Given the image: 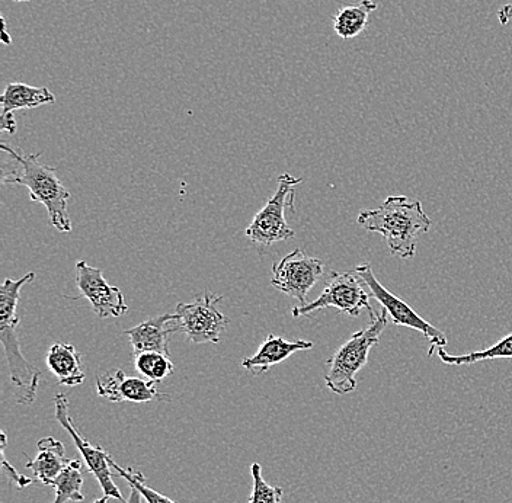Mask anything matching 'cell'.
I'll return each instance as SVG.
<instances>
[{
	"label": "cell",
	"instance_id": "obj_4",
	"mask_svg": "<svg viewBox=\"0 0 512 503\" xmlns=\"http://www.w3.org/2000/svg\"><path fill=\"white\" fill-rule=\"evenodd\" d=\"M387 325H389V315L383 309L379 315L371 317V322L366 328L355 332L326 361L325 383L331 392L341 394V396L355 392L357 374L366 367L371 348L374 345H379L380 336Z\"/></svg>",
	"mask_w": 512,
	"mask_h": 503
},
{
	"label": "cell",
	"instance_id": "obj_8",
	"mask_svg": "<svg viewBox=\"0 0 512 503\" xmlns=\"http://www.w3.org/2000/svg\"><path fill=\"white\" fill-rule=\"evenodd\" d=\"M354 272L357 274V277L363 281L368 290H370V296L376 299V301H379L380 306L386 310L387 315H389L390 320H392L395 325L414 329V331L422 333V335L428 339V342H430L428 355H430V357L432 352H434L435 346L444 348V346L447 345L446 333L435 328V326L431 325L427 320L422 319L405 301L399 299L395 294L390 293L386 287H383L380 281L377 280L376 275H374L373 268H371L370 264L358 265V267L354 269Z\"/></svg>",
	"mask_w": 512,
	"mask_h": 503
},
{
	"label": "cell",
	"instance_id": "obj_22",
	"mask_svg": "<svg viewBox=\"0 0 512 503\" xmlns=\"http://www.w3.org/2000/svg\"><path fill=\"white\" fill-rule=\"evenodd\" d=\"M110 466L118 476L127 480L128 485L134 486V488L139 490L147 503H176L175 501H172L171 498H168V496L159 493L158 490L147 486L146 477H144L142 473L133 472L131 469H123V467L118 466V464L115 463L114 458L112 457H110Z\"/></svg>",
	"mask_w": 512,
	"mask_h": 503
},
{
	"label": "cell",
	"instance_id": "obj_20",
	"mask_svg": "<svg viewBox=\"0 0 512 503\" xmlns=\"http://www.w3.org/2000/svg\"><path fill=\"white\" fill-rule=\"evenodd\" d=\"M82 486V466L78 460H72L63 473L54 480L53 488L56 495L51 503L83 502L85 496L82 493Z\"/></svg>",
	"mask_w": 512,
	"mask_h": 503
},
{
	"label": "cell",
	"instance_id": "obj_27",
	"mask_svg": "<svg viewBox=\"0 0 512 503\" xmlns=\"http://www.w3.org/2000/svg\"><path fill=\"white\" fill-rule=\"evenodd\" d=\"M142 493L139 492L134 486L130 485V496H128V499L124 503H142Z\"/></svg>",
	"mask_w": 512,
	"mask_h": 503
},
{
	"label": "cell",
	"instance_id": "obj_10",
	"mask_svg": "<svg viewBox=\"0 0 512 503\" xmlns=\"http://www.w3.org/2000/svg\"><path fill=\"white\" fill-rule=\"evenodd\" d=\"M54 406H56V419L60 425L66 429L67 434L73 438L76 448L85 461L86 469L91 474H94L95 479L98 480L102 492L105 496L118 499L120 502H126V499L121 495L120 489L115 485L112 480V469L110 466V454L102 450L101 447H94L85 437L79 434L75 424H73L72 416L69 413V400L64 394H56L54 397Z\"/></svg>",
	"mask_w": 512,
	"mask_h": 503
},
{
	"label": "cell",
	"instance_id": "obj_28",
	"mask_svg": "<svg viewBox=\"0 0 512 503\" xmlns=\"http://www.w3.org/2000/svg\"><path fill=\"white\" fill-rule=\"evenodd\" d=\"M110 496H102L101 499H98V501H95L94 503H108L110 501Z\"/></svg>",
	"mask_w": 512,
	"mask_h": 503
},
{
	"label": "cell",
	"instance_id": "obj_12",
	"mask_svg": "<svg viewBox=\"0 0 512 503\" xmlns=\"http://www.w3.org/2000/svg\"><path fill=\"white\" fill-rule=\"evenodd\" d=\"M155 381L140 377H128L124 371H105L96 378V393L114 403H149L152 400H169V396L159 392Z\"/></svg>",
	"mask_w": 512,
	"mask_h": 503
},
{
	"label": "cell",
	"instance_id": "obj_25",
	"mask_svg": "<svg viewBox=\"0 0 512 503\" xmlns=\"http://www.w3.org/2000/svg\"><path fill=\"white\" fill-rule=\"evenodd\" d=\"M499 24L507 25L512 21V2L502 6L498 11Z\"/></svg>",
	"mask_w": 512,
	"mask_h": 503
},
{
	"label": "cell",
	"instance_id": "obj_1",
	"mask_svg": "<svg viewBox=\"0 0 512 503\" xmlns=\"http://www.w3.org/2000/svg\"><path fill=\"white\" fill-rule=\"evenodd\" d=\"M358 224L368 232L380 233L393 256L414 258L419 237L428 233L432 221L419 201L392 195L379 208L358 214Z\"/></svg>",
	"mask_w": 512,
	"mask_h": 503
},
{
	"label": "cell",
	"instance_id": "obj_26",
	"mask_svg": "<svg viewBox=\"0 0 512 503\" xmlns=\"http://www.w3.org/2000/svg\"><path fill=\"white\" fill-rule=\"evenodd\" d=\"M2 43L5 44V46H11L12 44V37L9 35L8 32V22H6V19L2 16Z\"/></svg>",
	"mask_w": 512,
	"mask_h": 503
},
{
	"label": "cell",
	"instance_id": "obj_3",
	"mask_svg": "<svg viewBox=\"0 0 512 503\" xmlns=\"http://www.w3.org/2000/svg\"><path fill=\"white\" fill-rule=\"evenodd\" d=\"M34 280L35 272H28L19 280L6 278L0 287V342L5 349L16 400L22 405H31L34 402L41 377L40 371L22 354L18 333H16L19 325L16 310H18L22 288Z\"/></svg>",
	"mask_w": 512,
	"mask_h": 503
},
{
	"label": "cell",
	"instance_id": "obj_24",
	"mask_svg": "<svg viewBox=\"0 0 512 503\" xmlns=\"http://www.w3.org/2000/svg\"><path fill=\"white\" fill-rule=\"evenodd\" d=\"M0 454H2V472L8 477L9 482L14 483V485L18 486L19 489L28 488L31 485L32 480L30 477L24 476V474L18 473V470L15 469L14 466L9 464L8 458L5 456L6 444H8V440H6L5 432H0Z\"/></svg>",
	"mask_w": 512,
	"mask_h": 503
},
{
	"label": "cell",
	"instance_id": "obj_17",
	"mask_svg": "<svg viewBox=\"0 0 512 503\" xmlns=\"http://www.w3.org/2000/svg\"><path fill=\"white\" fill-rule=\"evenodd\" d=\"M38 456L27 463V469L34 473L35 479L43 485L53 486L54 480L63 473L70 460L64 454L62 441L46 437L38 441Z\"/></svg>",
	"mask_w": 512,
	"mask_h": 503
},
{
	"label": "cell",
	"instance_id": "obj_15",
	"mask_svg": "<svg viewBox=\"0 0 512 503\" xmlns=\"http://www.w3.org/2000/svg\"><path fill=\"white\" fill-rule=\"evenodd\" d=\"M313 346L315 345L310 341L300 339V341L290 342L281 338V336L270 333L259 346L258 352L242 361V367L254 376H261V374L270 371L274 365L286 361L296 352L307 351V349H312Z\"/></svg>",
	"mask_w": 512,
	"mask_h": 503
},
{
	"label": "cell",
	"instance_id": "obj_7",
	"mask_svg": "<svg viewBox=\"0 0 512 503\" xmlns=\"http://www.w3.org/2000/svg\"><path fill=\"white\" fill-rule=\"evenodd\" d=\"M222 300V296L206 293L192 303H179L176 306L179 332H184L192 344H219L230 323L229 317L217 307Z\"/></svg>",
	"mask_w": 512,
	"mask_h": 503
},
{
	"label": "cell",
	"instance_id": "obj_11",
	"mask_svg": "<svg viewBox=\"0 0 512 503\" xmlns=\"http://www.w3.org/2000/svg\"><path fill=\"white\" fill-rule=\"evenodd\" d=\"M76 284L80 297L92 304V309L102 319L121 317L128 312L126 300L120 288L107 283L101 269L91 267L86 261L76 264Z\"/></svg>",
	"mask_w": 512,
	"mask_h": 503
},
{
	"label": "cell",
	"instance_id": "obj_18",
	"mask_svg": "<svg viewBox=\"0 0 512 503\" xmlns=\"http://www.w3.org/2000/svg\"><path fill=\"white\" fill-rule=\"evenodd\" d=\"M379 8L374 0H361L357 5L342 6L334 16V30L342 40H350L366 30L371 12Z\"/></svg>",
	"mask_w": 512,
	"mask_h": 503
},
{
	"label": "cell",
	"instance_id": "obj_5",
	"mask_svg": "<svg viewBox=\"0 0 512 503\" xmlns=\"http://www.w3.org/2000/svg\"><path fill=\"white\" fill-rule=\"evenodd\" d=\"M302 182V178H294L290 173H283L278 178V187L271 200L264 205L246 229V236L254 243L270 246L272 243L293 239L296 233L288 226L286 210H293L294 187Z\"/></svg>",
	"mask_w": 512,
	"mask_h": 503
},
{
	"label": "cell",
	"instance_id": "obj_19",
	"mask_svg": "<svg viewBox=\"0 0 512 503\" xmlns=\"http://www.w3.org/2000/svg\"><path fill=\"white\" fill-rule=\"evenodd\" d=\"M438 357L447 365H472L480 361L488 360H511L512 358V333L499 339L491 348L483 349V351L470 352L466 355H450L444 348L438 349Z\"/></svg>",
	"mask_w": 512,
	"mask_h": 503
},
{
	"label": "cell",
	"instance_id": "obj_6",
	"mask_svg": "<svg viewBox=\"0 0 512 503\" xmlns=\"http://www.w3.org/2000/svg\"><path fill=\"white\" fill-rule=\"evenodd\" d=\"M364 283L354 271L331 272L326 281L325 290L315 301L297 306L293 309L294 317L312 315L319 310L334 307L339 313L351 317H358L364 309L371 317L376 316L370 306V297L364 291Z\"/></svg>",
	"mask_w": 512,
	"mask_h": 503
},
{
	"label": "cell",
	"instance_id": "obj_21",
	"mask_svg": "<svg viewBox=\"0 0 512 503\" xmlns=\"http://www.w3.org/2000/svg\"><path fill=\"white\" fill-rule=\"evenodd\" d=\"M134 367L144 378L155 383L172 376L175 371V364L171 358L159 352H140L134 355Z\"/></svg>",
	"mask_w": 512,
	"mask_h": 503
},
{
	"label": "cell",
	"instance_id": "obj_9",
	"mask_svg": "<svg viewBox=\"0 0 512 503\" xmlns=\"http://www.w3.org/2000/svg\"><path fill=\"white\" fill-rule=\"evenodd\" d=\"M325 272V264L318 258H312L302 249H294L272 267V287L281 293L307 303V294Z\"/></svg>",
	"mask_w": 512,
	"mask_h": 503
},
{
	"label": "cell",
	"instance_id": "obj_29",
	"mask_svg": "<svg viewBox=\"0 0 512 503\" xmlns=\"http://www.w3.org/2000/svg\"><path fill=\"white\" fill-rule=\"evenodd\" d=\"M14 2H28V0H14Z\"/></svg>",
	"mask_w": 512,
	"mask_h": 503
},
{
	"label": "cell",
	"instance_id": "obj_2",
	"mask_svg": "<svg viewBox=\"0 0 512 503\" xmlns=\"http://www.w3.org/2000/svg\"><path fill=\"white\" fill-rule=\"evenodd\" d=\"M0 149L11 158L14 168L11 171H3V184L21 185L30 191L31 201L43 204L47 208L51 224L59 232H72V220H70L67 203L70 200V192L64 187L56 168L44 165L37 155H25L6 143L0 144Z\"/></svg>",
	"mask_w": 512,
	"mask_h": 503
},
{
	"label": "cell",
	"instance_id": "obj_13",
	"mask_svg": "<svg viewBox=\"0 0 512 503\" xmlns=\"http://www.w3.org/2000/svg\"><path fill=\"white\" fill-rule=\"evenodd\" d=\"M179 332L178 315L166 313V315L152 317L144 320L140 325L124 332L133 345L134 355L140 352H159V354L171 357L169 352V336Z\"/></svg>",
	"mask_w": 512,
	"mask_h": 503
},
{
	"label": "cell",
	"instance_id": "obj_23",
	"mask_svg": "<svg viewBox=\"0 0 512 503\" xmlns=\"http://www.w3.org/2000/svg\"><path fill=\"white\" fill-rule=\"evenodd\" d=\"M254 488H252L249 503H281L283 501V489L268 485L262 477L261 464L254 463L251 467Z\"/></svg>",
	"mask_w": 512,
	"mask_h": 503
},
{
	"label": "cell",
	"instance_id": "obj_14",
	"mask_svg": "<svg viewBox=\"0 0 512 503\" xmlns=\"http://www.w3.org/2000/svg\"><path fill=\"white\" fill-rule=\"evenodd\" d=\"M2 102V117H0V130L9 134L16 133L14 114L19 110H34L41 105L54 104L56 96L50 89L35 88L27 83H9L5 92L0 96Z\"/></svg>",
	"mask_w": 512,
	"mask_h": 503
},
{
	"label": "cell",
	"instance_id": "obj_16",
	"mask_svg": "<svg viewBox=\"0 0 512 503\" xmlns=\"http://www.w3.org/2000/svg\"><path fill=\"white\" fill-rule=\"evenodd\" d=\"M47 367L57 378L60 386H79L85 381L82 355L70 344H54L46 357Z\"/></svg>",
	"mask_w": 512,
	"mask_h": 503
}]
</instances>
